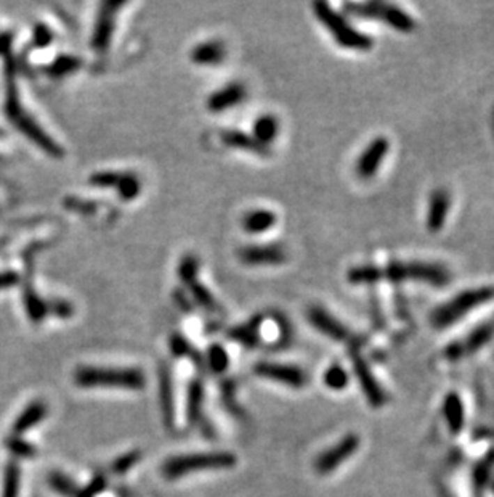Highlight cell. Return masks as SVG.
<instances>
[{"label":"cell","mask_w":494,"mask_h":497,"mask_svg":"<svg viewBox=\"0 0 494 497\" xmlns=\"http://www.w3.org/2000/svg\"><path fill=\"white\" fill-rule=\"evenodd\" d=\"M47 404L42 403V401H34V403H31L26 409L21 412L20 417L17 420H15L13 424V433L17 436L23 435L28 430H31L36 424H39L47 417Z\"/></svg>","instance_id":"cell-20"},{"label":"cell","mask_w":494,"mask_h":497,"mask_svg":"<svg viewBox=\"0 0 494 497\" xmlns=\"http://www.w3.org/2000/svg\"><path fill=\"white\" fill-rule=\"evenodd\" d=\"M278 119L272 114H263L254 123V137H256L260 144L268 147L270 142H273L275 137L278 135Z\"/></svg>","instance_id":"cell-22"},{"label":"cell","mask_w":494,"mask_h":497,"mask_svg":"<svg viewBox=\"0 0 494 497\" xmlns=\"http://www.w3.org/2000/svg\"><path fill=\"white\" fill-rule=\"evenodd\" d=\"M20 282V276L17 272H0V290L15 287Z\"/></svg>","instance_id":"cell-40"},{"label":"cell","mask_w":494,"mask_h":497,"mask_svg":"<svg viewBox=\"0 0 494 497\" xmlns=\"http://www.w3.org/2000/svg\"><path fill=\"white\" fill-rule=\"evenodd\" d=\"M7 447L15 454V456H18V457H34L36 456V447L33 446V444L21 440V438L10 436L7 440Z\"/></svg>","instance_id":"cell-35"},{"label":"cell","mask_w":494,"mask_h":497,"mask_svg":"<svg viewBox=\"0 0 494 497\" xmlns=\"http://www.w3.org/2000/svg\"><path fill=\"white\" fill-rule=\"evenodd\" d=\"M445 410H446V417H448L451 428H453L454 431H459L462 426V406H461V401L458 396L456 394L449 396L448 401H446Z\"/></svg>","instance_id":"cell-32"},{"label":"cell","mask_w":494,"mask_h":497,"mask_svg":"<svg viewBox=\"0 0 494 497\" xmlns=\"http://www.w3.org/2000/svg\"><path fill=\"white\" fill-rule=\"evenodd\" d=\"M49 313H53L55 316L63 317V319H65V317L72 316L74 309H72V306L68 303V301L55 299L52 304H49Z\"/></svg>","instance_id":"cell-38"},{"label":"cell","mask_w":494,"mask_h":497,"mask_svg":"<svg viewBox=\"0 0 494 497\" xmlns=\"http://www.w3.org/2000/svg\"><path fill=\"white\" fill-rule=\"evenodd\" d=\"M390 142L385 137H376L371 144L364 148L357 160V174L361 179H371L379 171L382 163L389 155Z\"/></svg>","instance_id":"cell-10"},{"label":"cell","mask_w":494,"mask_h":497,"mask_svg":"<svg viewBox=\"0 0 494 497\" xmlns=\"http://www.w3.org/2000/svg\"><path fill=\"white\" fill-rule=\"evenodd\" d=\"M491 299H494V287L470 288L465 290V292H461L459 295H456L453 299H449L448 303L440 306V308L435 311L432 316L433 325L446 327L454 324L462 316L469 314L472 309H475L478 306L485 304Z\"/></svg>","instance_id":"cell-6"},{"label":"cell","mask_w":494,"mask_h":497,"mask_svg":"<svg viewBox=\"0 0 494 497\" xmlns=\"http://www.w3.org/2000/svg\"><path fill=\"white\" fill-rule=\"evenodd\" d=\"M171 348H172V353L175 354V356L191 357V359H194L193 362L198 364V366H203V357H201V354L196 351L183 336L173 335L171 338Z\"/></svg>","instance_id":"cell-30"},{"label":"cell","mask_w":494,"mask_h":497,"mask_svg":"<svg viewBox=\"0 0 494 497\" xmlns=\"http://www.w3.org/2000/svg\"><path fill=\"white\" fill-rule=\"evenodd\" d=\"M451 208V197L445 188L435 190L430 197L429 211H427V227L432 232L442 229L446 222V218L449 214Z\"/></svg>","instance_id":"cell-16"},{"label":"cell","mask_w":494,"mask_h":497,"mask_svg":"<svg viewBox=\"0 0 494 497\" xmlns=\"http://www.w3.org/2000/svg\"><path fill=\"white\" fill-rule=\"evenodd\" d=\"M198 271H199V261L198 258L193 255L185 256L178 264L177 274L182 282L187 285L191 296H193L196 303L199 306H203L206 311L209 313H220V304L217 303V299L214 298L209 290H207L203 283L199 282L198 279Z\"/></svg>","instance_id":"cell-8"},{"label":"cell","mask_w":494,"mask_h":497,"mask_svg":"<svg viewBox=\"0 0 494 497\" xmlns=\"http://www.w3.org/2000/svg\"><path fill=\"white\" fill-rule=\"evenodd\" d=\"M12 52V50H10ZM10 52H5V76H7V97H5V113L13 126H17L20 132L29 137L34 144L42 148L52 158H61L63 148L56 144L47 132L31 116L26 113L20 102V94L17 87V63Z\"/></svg>","instance_id":"cell-2"},{"label":"cell","mask_w":494,"mask_h":497,"mask_svg":"<svg viewBox=\"0 0 494 497\" xmlns=\"http://www.w3.org/2000/svg\"><path fill=\"white\" fill-rule=\"evenodd\" d=\"M204 388L199 380H193L188 390V419L191 424H198L203 412Z\"/></svg>","instance_id":"cell-24"},{"label":"cell","mask_w":494,"mask_h":497,"mask_svg":"<svg viewBox=\"0 0 494 497\" xmlns=\"http://www.w3.org/2000/svg\"><path fill=\"white\" fill-rule=\"evenodd\" d=\"M161 406L164 412V420L167 426H173L175 409H173V394H172V383L171 377L166 370L161 373Z\"/></svg>","instance_id":"cell-25"},{"label":"cell","mask_w":494,"mask_h":497,"mask_svg":"<svg viewBox=\"0 0 494 497\" xmlns=\"http://www.w3.org/2000/svg\"><path fill=\"white\" fill-rule=\"evenodd\" d=\"M262 322H263L262 316L254 317V319L251 322H247V324L233 329L230 333H228V336H230L231 340L242 343V345L254 346L258 340V329L260 325H262Z\"/></svg>","instance_id":"cell-23"},{"label":"cell","mask_w":494,"mask_h":497,"mask_svg":"<svg viewBox=\"0 0 494 497\" xmlns=\"http://www.w3.org/2000/svg\"><path fill=\"white\" fill-rule=\"evenodd\" d=\"M225 45L219 40H207L203 44L196 45L193 50L190 52L191 61L196 63L199 66H214L219 65L225 58Z\"/></svg>","instance_id":"cell-17"},{"label":"cell","mask_w":494,"mask_h":497,"mask_svg":"<svg viewBox=\"0 0 494 497\" xmlns=\"http://www.w3.org/2000/svg\"><path fill=\"white\" fill-rule=\"evenodd\" d=\"M77 497H92V496H88L87 493H86V491H79V494H77Z\"/></svg>","instance_id":"cell-41"},{"label":"cell","mask_w":494,"mask_h":497,"mask_svg":"<svg viewBox=\"0 0 494 497\" xmlns=\"http://www.w3.org/2000/svg\"><path fill=\"white\" fill-rule=\"evenodd\" d=\"M353 366H355V372H357V377L360 380L361 387H363L366 396H368V399L374 406H380L382 403H384V394H382L380 388L377 387L373 373L369 372L366 362L360 356H353Z\"/></svg>","instance_id":"cell-19"},{"label":"cell","mask_w":494,"mask_h":497,"mask_svg":"<svg viewBox=\"0 0 494 497\" xmlns=\"http://www.w3.org/2000/svg\"><path fill=\"white\" fill-rule=\"evenodd\" d=\"M20 481H21L20 467L15 462H10L7 467H5L3 489H2V496L0 497H18Z\"/></svg>","instance_id":"cell-26"},{"label":"cell","mask_w":494,"mask_h":497,"mask_svg":"<svg viewBox=\"0 0 494 497\" xmlns=\"http://www.w3.org/2000/svg\"><path fill=\"white\" fill-rule=\"evenodd\" d=\"M125 2H116V0H109V2L102 3L100 7L97 21H95V28L90 44L97 52H105L111 44V37L114 33L116 24V15L119 10L124 7Z\"/></svg>","instance_id":"cell-9"},{"label":"cell","mask_w":494,"mask_h":497,"mask_svg":"<svg viewBox=\"0 0 494 497\" xmlns=\"http://www.w3.org/2000/svg\"><path fill=\"white\" fill-rule=\"evenodd\" d=\"M254 373L262 378L275 380V382L286 383L292 388H302L307 383V375L299 367L284 366V364L273 362H258L254 367Z\"/></svg>","instance_id":"cell-11"},{"label":"cell","mask_w":494,"mask_h":497,"mask_svg":"<svg viewBox=\"0 0 494 497\" xmlns=\"http://www.w3.org/2000/svg\"><path fill=\"white\" fill-rule=\"evenodd\" d=\"M238 256L247 266H275L286 261V251L278 245L246 246L238 251Z\"/></svg>","instance_id":"cell-13"},{"label":"cell","mask_w":494,"mask_h":497,"mask_svg":"<svg viewBox=\"0 0 494 497\" xmlns=\"http://www.w3.org/2000/svg\"><path fill=\"white\" fill-rule=\"evenodd\" d=\"M81 63L82 61L79 60L77 57L61 55L58 57L49 68H47V71H49V74H52V76L60 77V76H65V74L76 71L77 68H81Z\"/></svg>","instance_id":"cell-28"},{"label":"cell","mask_w":494,"mask_h":497,"mask_svg":"<svg viewBox=\"0 0 494 497\" xmlns=\"http://www.w3.org/2000/svg\"><path fill=\"white\" fill-rule=\"evenodd\" d=\"M313 10H315V15L316 18L320 20V23L324 24V28L332 36L334 42L341 45L342 49L369 50L371 47H373V39H371L368 34L355 29L342 15L336 12L329 3L315 2L313 3Z\"/></svg>","instance_id":"cell-4"},{"label":"cell","mask_w":494,"mask_h":497,"mask_svg":"<svg viewBox=\"0 0 494 497\" xmlns=\"http://www.w3.org/2000/svg\"><path fill=\"white\" fill-rule=\"evenodd\" d=\"M308 320L315 329L320 330L324 335L332 338L336 341H347L350 338V332L339 322L336 317H332L327 311L323 308H311L308 311Z\"/></svg>","instance_id":"cell-14"},{"label":"cell","mask_w":494,"mask_h":497,"mask_svg":"<svg viewBox=\"0 0 494 497\" xmlns=\"http://www.w3.org/2000/svg\"><path fill=\"white\" fill-rule=\"evenodd\" d=\"M345 10L355 17H363L371 20L384 21L392 29L398 33H412L416 29V21H414L405 10L396 7L393 3L384 2H366V3H347Z\"/></svg>","instance_id":"cell-7"},{"label":"cell","mask_w":494,"mask_h":497,"mask_svg":"<svg viewBox=\"0 0 494 497\" xmlns=\"http://www.w3.org/2000/svg\"><path fill=\"white\" fill-rule=\"evenodd\" d=\"M276 224V214L270 209H254L242 218V229L247 234L258 235L272 229Z\"/></svg>","instance_id":"cell-21"},{"label":"cell","mask_w":494,"mask_h":497,"mask_svg":"<svg viewBox=\"0 0 494 497\" xmlns=\"http://www.w3.org/2000/svg\"><path fill=\"white\" fill-rule=\"evenodd\" d=\"M324 383L331 390H344L348 383V375L341 366L336 364V366L327 369L326 375H324Z\"/></svg>","instance_id":"cell-34"},{"label":"cell","mask_w":494,"mask_h":497,"mask_svg":"<svg viewBox=\"0 0 494 497\" xmlns=\"http://www.w3.org/2000/svg\"><path fill=\"white\" fill-rule=\"evenodd\" d=\"M141 459V452L140 451H130L124 454V456L119 457L118 461L113 463V472L114 473H125L129 472V470L134 467V465L140 461Z\"/></svg>","instance_id":"cell-36"},{"label":"cell","mask_w":494,"mask_h":497,"mask_svg":"<svg viewBox=\"0 0 494 497\" xmlns=\"http://www.w3.org/2000/svg\"><path fill=\"white\" fill-rule=\"evenodd\" d=\"M244 97H246V89H244L242 84H228V86L214 92L207 98V108L212 113H220V111L236 107V105L242 102Z\"/></svg>","instance_id":"cell-15"},{"label":"cell","mask_w":494,"mask_h":497,"mask_svg":"<svg viewBox=\"0 0 494 497\" xmlns=\"http://www.w3.org/2000/svg\"><path fill=\"white\" fill-rule=\"evenodd\" d=\"M140 190H141V185H140V181L137 179V176H134V174L125 172L124 179H122V182L118 187V192L121 195V198L127 200V202H130V200H134V198L138 197Z\"/></svg>","instance_id":"cell-33"},{"label":"cell","mask_w":494,"mask_h":497,"mask_svg":"<svg viewBox=\"0 0 494 497\" xmlns=\"http://www.w3.org/2000/svg\"><path fill=\"white\" fill-rule=\"evenodd\" d=\"M360 446V440L355 435L345 436L344 440L337 444L336 447L329 449L327 452H324L323 456L318 457V461L315 463V467L318 470V473H329L332 470H336L339 465H341L345 459L352 457L355 451H357Z\"/></svg>","instance_id":"cell-12"},{"label":"cell","mask_w":494,"mask_h":497,"mask_svg":"<svg viewBox=\"0 0 494 497\" xmlns=\"http://www.w3.org/2000/svg\"><path fill=\"white\" fill-rule=\"evenodd\" d=\"M124 176H125V172H116V171L95 172L88 177V184L95 185V187H106V188L118 190Z\"/></svg>","instance_id":"cell-29"},{"label":"cell","mask_w":494,"mask_h":497,"mask_svg":"<svg viewBox=\"0 0 494 497\" xmlns=\"http://www.w3.org/2000/svg\"><path fill=\"white\" fill-rule=\"evenodd\" d=\"M238 459L231 452H204L177 456L162 465V475L167 480H177L201 470H228L236 465Z\"/></svg>","instance_id":"cell-5"},{"label":"cell","mask_w":494,"mask_h":497,"mask_svg":"<svg viewBox=\"0 0 494 497\" xmlns=\"http://www.w3.org/2000/svg\"><path fill=\"white\" fill-rule=\"evenodd\" d=\"M52 40H53L52 31L47 28L45 24H36L34 34H33V44L37 47V49H44V47L50 45Z\"/></svg>","instance_id":"cell-37"},{"label":"cell","mask_w":494,"mask_h":497,"mask_svg":"<svg viewBox=\"0 0 494 497\" xmlns=\"http://www.w3.org/2000/svg\"><path fill=\"white\" fill-rule=\"evenodd\" d=\"M207 364L214 372L222 373L230 364V357H228V353L223 350V346L212 345L207 351Z\"/></svg>","instance_id":"cell-31"},{"label":"cell","mask_w":494,"mask_h":497,"mask_svg":"<svg viewBox=\"0 0 494 497\" xmlns=\"http://www.w3.org/2000/svg\"><path fill=\"white\" fill-rule=\"evenodd\" d=\"M49 484L53 491L65 497H77L79 488L74 481L60 472H53L49 475Z\"/></svg>","instance_id":"cell-27"},{"label":"cell","mask_w":494,"mask_h":497,"mask_svg":"<svg viewBox=\"0 0 494 497\" xmlns=\"http://www.w3.org/2000/svg\"><path fill=\"white\" fill-rule=\"evenodd\" d=\"M74 382L81 388H119L141 391L146 387V377L134 367H79Z\"/></svg>","instance_id":"cell-3"},{"label":"cell","mask_w":494,"mask_h":497,"mask_svg":"<svg viewBox=\"0 0 494 497\" xmlns=\"http://www.w3.org/2000/svg\"><path fill=\"white\" fill-rule=\"evenodd\" d=\"M222 140L223 144L233 148H238V150H247L252 153H257V155H267L270 153V148L267 145L260 144L254 135H249L246 132L241 131H223L222 132Z\"/></svg>","instance_id":"cell-18"},{"label":"cell","mask_w":494,"mask_h":497,"mask_svg":"<svg viewBox=\"0 0 494 497\" xmlns=\"http://www.w3.org/2000/svg\"><path fill=\"white\" fill-rule=\"evenodd\" d=\"M347 279L352 283H373L377 280L387 279L393 282H400V280H421V282H429L435 287H442L449 280V274L443 266L432 262H403L395 261L387 264L384 267L374 266H360L350 269Z\"/></svg>","instance_id":"cell-1"},{"label":"cell","mask_w":494,"mask_h":497,"mask_svg":"<svg viewBox=\"0 0 494 497\" xmlns=\"http://www.w3.org/2000/svg\"><path fill=\"white\" fill-rule=\"evenodd\" d=\"M105 488H106V478L105 477H95L92 481H90V484L84 491H86L88 496L95 497L97 494L102 493Z\"/></svg>","instance_id":"cell-39"}]
</instances>
